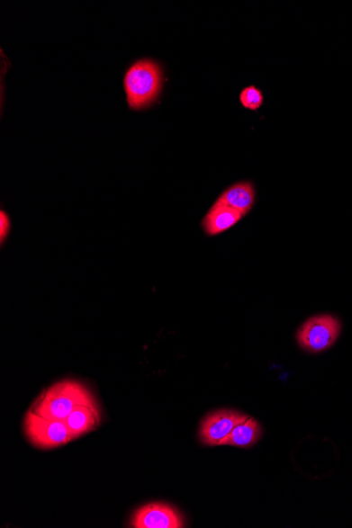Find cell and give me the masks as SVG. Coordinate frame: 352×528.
<instances>
[{"instance_id": "obj_1", "label": "cell", "mask_w": 352, "mask_h": 528, "mask_svg": "<svg viewBox=\"0 0 352 528\" xmlns=\"http://www.w3.org/2000/svg\"><path fill=\"white\" fill-rule=\"evenodd\" d=\"M164 70L158 61L144 58L135 61L123 76V89L128 107L141 112L153 106L162 94Z\"/></svg>"}, {"instance_id": "obj_2", "label": "cell", "mask_w": 352, "mask_h": 528, "mask_svg": "<svg viewBox=\"0 0 352 528\" xmlns=\"http://www.w3.org/2000/svg\"><path fill=\"white\" fill-rule=\"evenodd\" d=\"M96 403L92 392L76 380H64L43 390L32 408L35 413L65 421L79 405Z\"/></svg>"}, {"instance_id": "obj_3", "label": "cell", "mask_w": 352, "mask_h": 528, "mask_svg": "<svg viewBox=\"0 0 352 528\" xmlns=\"http://www.w3.org/2000/svg\"><path fill=\"white\" fill-rule=\"evenodd\" d=\"M23 428L31 444L40 450H53L76 440L65 421L43 416L32 408L24 416Z\"/></svg>"}, {"instance_id": "obj_4", "label": "cell", "mask_w": 352, "mask_h": 528, "mask_svg": "<svg viewBox=\"0 0 352 528\" xmlns=\"http://www.w3.org/2000/svg\"><path fill=\"white\" fill-rule=\"evenodd\" d=\"M341 334V323L330 315L310 318L299 329L296 339L302 349L310 353H320L330 348Z\"/></svg>"}, {"instance_id": "obj_5", "label": "cell", "mask_w": 352, "mask_h": 528, "mask_svg": "<svg viewBox=\"0 0 352 528\" xmlns=\"http://www.w3.org/2000/svg\"><path fill=\"white\" fill-rule=\"evenodd\" d=\"M248 416L233 410H218L209 414L203 420L200 429V439L203 444L219 446L231 434L233 428Z\"/></svg>"}, {"instance_id": "obj_6", "label": "cell", "mask_w": 352, "mask_h": 528, "mask_svg": "<svg viewBox=\"0 0 352 528\" xmlns=\"http://www.w3.org/2000/svg\"><path fill=\"white\" fill-rule=\"evenodd\" d=\"M131 526L134 528H182L184 519L176 508L165 503H151L135 512Z\"/></svg>"}, {"instance_id": "obj_7", "label": "cell", "mask_w": 352, "mask_h": 528, "mask_svg": "<svg viewBox=\"0 0 352 528\" xmlns=\"http://www.w3.org/2000/svg\"><path fill=\"white\" fill-rule=\"evenodd\" d=\"M243 218V214L236 209L214 202L203 218L202 226L207 236L214 237L231 229Z\"/></svg>"}, {"instance_id": "obj_8", "label": "cell", "mask_w": 352, "mask_h": 528, "mask_svg": "<svg viewBox=\"0 0 352 528\" xmlns=\"http://www.w3.org/2000/svg\"><path fill=\"white\" fill-rule=\"evenodd\" d=\"M76 439L95 431L101 425L102 416L97 403L79 405L65 420Z\"/></svg>"}, {"instance_id": "obj_9", "label": "cell", "mask_w": 352, "mask_h": 528, "mask_svg": "<svg viewBox=\"0 0 352 528\" xmlns=\"http://www.w3.org/2000/svg\"><path fill=\"white\" fill-rule=\"evenodd\" d=\"M256 189L250 182H239L228 187L215 202L236 209L237 211L247 216L255 205Z\"/></svg>"}, {"instance_id": "obj_10", "label": "cell", "mask_w": 352, "mask_h": 528, "mask_svg": "<svg viewBox=\"0 0 352 528\" xmlns=\"http://www.w3.org/2000/svg\"><path fill=\"white\" fill-rule=\"evenodd\" d=\"M261 437V426H259L255 419L247 416L245 420L239 422V425L233 428L231 434L228 435L221 445L248 448L253 444H256Z\"/></svg>"}, {"instance_id": "obj_11", "label": "cell", "mask_w": 352, "mask_h": 528, "mask_svg": "<svg viewBox=\"0 0 352 528\" xmlns=\"http://www.w3.org/2000/svg\"><path fill=\"white\" fill-rule=\"evenodd\" d=\"M239 102L244 108L257 112V109L261 108L264 102L262 91L255 87V85H249V87L240 92Z\"/></svg>"}, {"instance_id": "obj_12", "label": "cell", "mask_w": 352, "mask_h": 528, "mask_svg": "<svg viewBox=\"0 0 352 528\" xmlns=\"http://www.w3.org/2000/svg\"><path fill=\"white\" fill-rule=\"evenodd\" d=\"M11 231V219L7 212L0 211V243H5Z\"/></svg>"}]
</instances>
